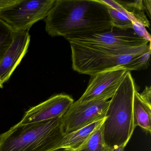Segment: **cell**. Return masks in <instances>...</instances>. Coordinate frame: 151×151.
I'll use <instances>...</instances> for the list:
<instances>
[{"mask_svg":"<svg viewBox=\"0 0 151 151\" xmlns=\"http://www.w3.org/2000/svg\"><path fill=\"white\" fill-rule=\"evenodd\" d=\"M72 67L79 74L92 76L125 65L151 50V42L137 47H100L70 43Z\"/></svg>","mask_w":151,"mask_h":151,"instance_id":"3","label":"cell"},{"mask_svg":"<svg viewBox=\"0 0 151 151\" xmlns=\"http://www.w3.org/2000/svg\"><path fill=\"white\" fill-rule=\"evenodd\" d=\"M126 145H122L120 146H114L112 147H108L106 151H124Z\"/></svg>","mask_w":151,"mask_h":151,"instance_id":"20","label":"cell"},{"mask_svg":"<svg viewBox=\"0 0 151 151\" xmlns=\"http://www.w3.org/2000/svg\"><path fill=\"white\" fill-rule=\"evenodd\" d=\"M14 34L15 32L0 19V63L12 44Z\"/></svg>","mask_w":151,"mask_h":151,"instance_id":"14","label":"cell"},{"mask_svg":"<svg viewBox=\"0 0 151 151\" xmlns=\"http://www.w3.org/2000/svg\"><path fill=\"white\" fill-rule=\"evenodd\" d=\"M143 1L145 11H146L149 18H151V0H144Z\"/></svg>","mask_w":151,"mask_h":151,"instance_id":"19","label":"cell"},{"mask_svg":"<svg viewBox=\"0 0 151 151\" xmlns=\"http://www.w3.org/2000/svg\"><path fill=\"white\" fill-rule=\"evenodd\" d=\"M109 100L98 99L85 103L74 102L61 118L63 135L82 129L106 117Z\"/></svg>","mask_w":151,"mask_h":151,"instance_id":"6","label":"cell"},{"mask_svg":"<svg viewBox=\"0 0 151 151\" xmlns=\"http://www.w3.org/2000/svg\"><path fill=\"white\" fill-rule=\"evenodd\" d=\"M3 87V84L1 83V81L0 80V88H2Z\"/></svg>","mask_w":151,"mask_h":151,"instance_id":"22","label":"cell"},{"mask_svg":"<svg viewBox=\"0 0 151 151\" xmlns=\"http://www.w3.org/2000/svg\"><path fill=\"white\" fill-rule=\"evenodd\" d=\"M61 117L26 125L18 122L0 134V151H55L64 136Z\"/></svg>","mask_w":151,"mask_h":151,"instance_id":"4","label":"cell"},{"mask_svg":"<svg viewBox=\"0 0 151 151\" xmlns=\"http://www.w3.org/2000/svg\"><path fill=\"white\" fill-rule=\"evenodd\" d=\"M133 115L135 127L139 126L147 133L151 132V101L145 99L137 90L134 93Z\"/></svg>","mask_w":151,"mask_h":151,"instance_id":"12","label":"cell"},{"mask_svg":"<svg viewBox=\"0 0 151 151\" xmlns=\"http://www.w3.org/2000/svg\"><path fill=\"white\" fill-rule=\"evenodd\" d=\"M56 0H19L0 12V19L15 32L25 31L45 19Z\"/></svg>","mask_w":151,"mask_h":151,"instance_id":"5","label":"cell"},{"mask_svg":"<svg viewBox=\"0 0 151 151\" xmlns=\"http://www.w3.org/2000/svg\"><path fill=\"white\" fill-rule=\"evenodd\" d=\"M68 40L70 43L109 48L137 47L150 43L137 35L132 29L123 30L116 28L107 32Z\"/></svg>","mask_w":151,"mask_h":151,"instance_id":"7","label":"cell"},{"mask_svg":"<svg viewBox=\"0 0 151 151\" xmlns=\"http://www.w3.org/2000/svg\"><path fill=\"white\" fill-rule=\"evenodd\" d=\"M74 102L72 97L68 94L53 95L28 109L19 123L22 125H26L61 117Z\"/></svg>","mask_w":151,"mask_h":151,"instance_id":"9","label":"cell"},{"mask_svg":"<svg viewBox=\"0 0 151 151\" xmlns=\"http://www.w3.org/2000/svg\"><path fill=\"white\" fill-rule=\"evenodd\" d=\"M106 118V116L82 129L64 135L58 142L56 150L65 149L69 151H76L84 144L94 130L103 124Z\"/></svg>","mask_w":151,"mask_h":151,"instance_id":"11","label":"cell"},{"mask_svg":"<svg viewBox=\"0 0 151 151\" xmlns=\"http://www.w3.org/2000/svg\"><path fill=\"white\" fill-rule=\"evenodd\" d=\"M30 40L29 30L15 32L13 42L0 63V80L3 84L9 80L26 54Z\"/></svg>","mask_w":151,"mask_h":151,"instance_id":"10","label":"cell"},{"mask_svg":"<svg viewBox=\"0 0 151 151\" xmlns=\"http://www.w3.org/2000/svg\"><path fill=\"white\" fill-rule=\"evenodd\" d=\"M108 10L114 28L123 30L132 29L133 22L126 15L108 6Z\"/></svg>","mask_w":151,"mask_h":151,"instance_id":"15","label":"cell"},{"mask_svg":"<svg viewBox=\"0 0 151 151\" xmlns=\"http://www.w3.org/2000/svg\"><path fill=\"white\" fill-rule=\"evenodd\" d=\"M51 37L70 39L113 29L108 6L101 0H56L45 19Z\"/></svg>","mask_w":151,"mask_h":151,"instance_id":"1","label":"cell"},{"mask_svg":"<svg viewBox=\"0 0 151 151\" xmlns=\"http://www.w3.org/2000/svg\"><path fill=\"white\" fill-rule=\"evenodd\" d=\"M151 52V50H149L138 56L125 65L124 68L130 72L132 70H140L147 68L149 64Z\"/></svg>","mask_w":151,"mask_h":151,"instance_id":"16","label":"cell"},{"mask_svg":"<svg viewBox=\"0 0 151 151\" xmlns=\"http://www.w3.org/2000/svg\"><path fill=\"white\" fill-rule=\"evenodd\" d=\"M103 124L93 132L80 147L74 151H106L108 146L104 139Z\"/></svg>","mask_w":151,"mask_h":151,"instance_id":"13","label":"cell"},{"mask_svg":"<svg viewBox=\"0 0 151 151\" xmlns=\"http://www.w3.org/2000/svg\"><path fill=\"white\" fill-rule=\"evenodd\" d=\"M127 71L124 68H118L91 76L88 87L77 101L85 103L98 99L109 100L115 93Z\"/></svg>","mask_w":151,"mask_h":151,"instance_id":"8","label":"cell"},{"mask_svg":"<svg viewBox=\"0 0 151 151\" xmlns=\"http://www.w3.org/2000/svg\"><path fill=\"white\" fill-rule=\"evenodd\" d=\"M19 0H0V12L19 1Z\"/></svg>","mask_w":151,"mask_h":151,"instance_id":"18","label":"cell"},{"mask_svg":"<svg viewBox=\"0 0 151 151\" xmlns=\"http://www.w3.org/2000/svg\"><path fill=\"white\" fill-rule=\"evenodd\" d=\"M137 90L131 72L127 71L109 100L103 123L104 139L109 147L127 145L133 135L136 128L133 119V97Z\"/></svg>","mask_w":151,"mask_h":151,"instance_id":"2","label":"cell"},{"mask_svg":"<svg viewBox=\"0 0 151 151\" xmlns=\"http://www.w3.org/2000/svg\"><path fill=\"white\" fill-rule=\"evenodd\" d=\"M145 26L139 22H133L132 24V30L135 33L145 40L151 42V37L146 29Z\"/></svg>","mask_w":151,"mask_h":151,"instance_id":"17","label":"cell"},{"mask_svg":"<svg viewBox=\"0 0 151 151\" xmlns=\"http://www.w3.org/2000/svg\"><path fill=\"white\" fill-rule=\"evenodd\" d=\"M54 151H69L68 150H65V149H59V150H55Z\"/></svg>","mask_w":151,"mask_h":151,"instance_id":"21","label":"cell"}]
</instances>
